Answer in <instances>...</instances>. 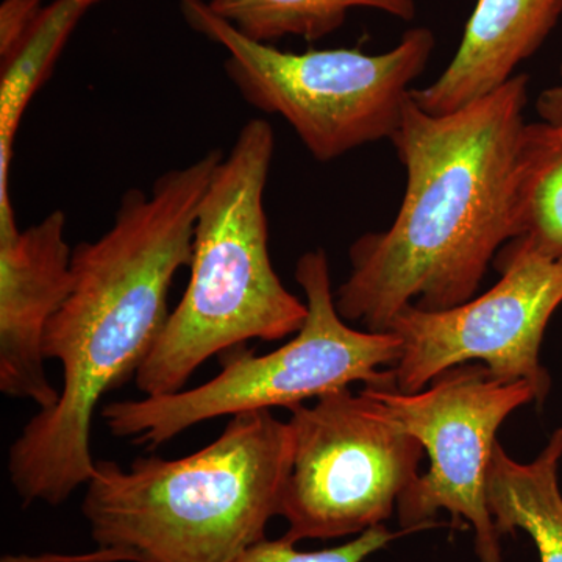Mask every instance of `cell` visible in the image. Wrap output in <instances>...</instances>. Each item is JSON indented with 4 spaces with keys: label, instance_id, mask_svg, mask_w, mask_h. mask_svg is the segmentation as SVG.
Instances as JSON below:
<instances>
[{
    "label": "cell",
    "instance_id": "obj_3",
    "mask_svg": "<svg viewBox=\"0 0 562 562\" xmlns=\"http://www.w3.org/2000/svg\"><path fill=\"white\" fill-rule=\"evenodd\" d=\"M294 432L271 409L233 416L179 460L95 461L81 513L98 546L88 562H233L280 514Z\"/></svg>",
    "mask_w": 562,
    "mask_h": 562
},
{
    "label": "cell",
    "instance_id": "obj_1",
    "mask_svg": "<svg viewBox=\"0 0 562 562\" xmlns=\"http://www.w3.org/2000/svg\"><path fill=\"white\" fill-rule=\"evenodd\" d=\"M222 158L210 150L162 173L149 194L128 190L110 231L74 249L72 291L43 341L46 360L61 362L60 397L9 450L10 482L24 505H63L90 482L95 409L136 376L160 339L172 281L191 266L199 205Z\"/></svg>",
    "mask_w": 562,
    "mask_h": 562
},
{
    "label": "cell",
    "instance_id": "obj_9",
    "mask_svg": "<svg viewBox=\"0 0 562 562\" xmlns=\"http://www.w3.org/2000/svg\"><path fill=\"white\" fill-rule=\"evenodd\" d=\"M501 280L480 297L427 312L408 305L386 331L402 339L390 369L392 390L413 394L468 362H484L502 382L527 380L546 398L550 379L539 360L543 333L562 305V262L509 241L495 258Z\"/></svg>",
    "mask_w": 562,
    "mask_h": 562
},
{
    "label": "cell",
    "instance_id": "obj_19",
    "mask_svg": "<svg viewBox=\"0 0 562 562\" xmlns=\"http://www.w3.org/2000/svg\"><path fill=\"white\" fill-rule=\"evenodd\" d=\"M90 5H94V3L101 2V0H87Z\"/></svg>",
    "mask_w": 562,
    "mask_h": 562
},
{
    "label": "cell",
    "instance_id": "obj_4",
    "mask_svg": "<svg viewBox=\"0 0 562 562\" xmlns=\"http://www.w3.org/2000/svg\"><path fill=\"white\" fill-rule=\"evenodd\" d=\"M273 151L272 125L250 120L214 169L195 220L187 291L136 372L144 395L184 390L203 362L250 339L280 341L301 330L306 303L284 288L269 254L265 191Z\"/></svg>",
    "mask_w": 562,
    "mask_h": 562
},
{
    "label": "cell",
    "instance_id": "obj_13",
    "mask_svg": "<svg viewBox=\"0 0 562 562\" xmlns=\"http://www.w3.org/2000/svg\"><path fill=\"white\" fill-rule=\"evenodd\" d=\"M90 7L87 0H54L44 7L13 54L0 60V235L20 231L10 201L9 173L22 114L50 76L70 33Z\"/></svg>",
    "mask_w": 562,
    "mask_h": 562
},
{
    "label": "cell",
    "instance_id": "obj_16",
    "mask_svg": "<svg viewBox=\"0 0 562 562\" xmlns=\"http://www.w3.org/2000/svg\"><path fill=\"white\" fill-rule=\"evenodd\" d=\"M409 531H390L384 525L369 528L351 541L333 549L319 552H301L295 543L280 538L277 541H262L254 543L244 550L233 562H364L371 554L386 549L387 546Z\"/></svg>",
    "mask_w": 562,
    "mask_h": 562
},
{
    "label": "cell",
    "instance_id": "obj_11",
    "mask_svg": "<svg viewBox=\"0 0 562 562\" xmlns=\"http://www.w3.org/2000/svg\"><path fill=\"white\" fill-rule=\"evenodd\" d=\"M561 16L562 0H479L449 66L432 83L414 88V103L446 114L498 90L541 49Z\"/></svg>",
    "mask_w": 562,
    "mask_h": 562
},
{
    "label": "cell",
    "instance_id": "obj_2",
    "mask_svg": "<svg viewBox=\"0 0 562 562\" xmlns=\"http://www.w3.org/2000/svg\"><path fill=\"white\" fill-rule=\"evenodd\" d=\"M527 74L446 114L409 99L391 143L406 172L391 227L351 244L335 294L346 322L386 331L408 305L441 312L471 301L512 239L514 173L527 122Z\"/></svg>",
    "mask_w": 562,
    "mask_h": 562
},
{
    "label": "cell",
    "instance_id": "obj_6",
    "mask_svg": "<svg viewBox=\"0 0 562 562\" xmlns=\"http://www.w3.org/2000/svg\"><path fill=\"white\" fill-rule=\"evenodd\" d=\"M179 3L192 31L227 50L225 74L244 101L283 117L319 162L391 140L412 99V85L436 49L430 29L413 27L383 54L346 47L294 54L244 35L205 0Z\"/></svg>",
    "mask_w": 562,
    "mask_h": 562
},
{
    "label": "cell",
    "instance_id": "obj_14",
    "mask_svg": "<svg viewBox=\"0 0 562 562\" xmlns=\"http://www.w3.org/2000/svg\"><path fill=\"white\" fill-rule=\"evenodd\" d=\"M562 262V135L543 122L527 124L512 201V239Z\"/></svg>",
    "mask_w": 562,
    "mask_h": 562
},
{
    "label": "cell",
    "instance_id": "obj_10",
    "mask_svg": "<svg viewBox=\"0 0 562 562\" xmlns=\"http://www.w3.org/2000/svg\"><path fill=\"white\" fill-rule=\"evenodd\" d=\"M65 227V213L55 210L0 241V391L40 412L60 397L47 376L43 341L72 291L74 250Z\"/></svg>",
    "mask_w": 562,
    "mask_h": 562
},
{
    "label": "cell",
    "instance_id": "obj_8",
    "mask_svg": "<svg viewBox=\"0 0 562 562\" xmlns=\"http://www.w3.org/2000/svg\"><path fill=\"white\" fill-rule=\"evenodd\" d=\"M362 391L430 457L428 472L397 503L402 530L431 527L446 509L454 527L471 524L480 562H502L501 535L487 506V469L498 428L520 406L543 401L538 387L527 380L502 382L483 364H461L413 394L375 386Z\"/></svg>",
    "mask_w": 562,
    "mask_h": 562
},
{
    "label": "cell",
    "instance_id": "obj_12",
    "mask_svg": "<svg viewBox=\"0 0 562 562\" xmlns=\"http://www.w3.org/2000/svg\"><path fill=\"white\" fill-rule=\"evenodd\" d=\"M561 458L562 428L531 462L514 461L497 442L487 469L486 497L495 530L501 538L528 532L541 562H562Z\"/></svg>",
    "mask_w": 562,
    "mask_h": 562
},
{
    "label": "cell",
    "instance_id": "obj_5",
    "mask_svg": "<svg viewBox=\"0 0 562 562\" xmlns=\"http://www.w3.org/2000/svg\"><path fill=\"white\" fill-rule=\"evenodd\" d=\"M295 280L305 292L308 313L294 338L266 355L228 351L222 371L192 390L109 403L101 417L111 435L154 449L217 417L271 408L291 412L358 382L394 386L390 369L401 360L402 339L392 331L357 330L342 319L324 249L299 258Z\"/></svg>",
    "mask_w": 562,
    "mask_h": 562
},
{
    "label": "cell",
    "instance_id": "obj_17",
    "mask_svg": "<svg viewBox=\"0 0 562 562\" xmlns=\"http://www.w3.org/2000/svg\"><path fill=\"white\" fill-rule=\"evenodd\" d=\"M43 9V0H3L0 5V60H5L20 46Z\"/></svg>",
    "mask_w": 562,
    "mask_h": 562
},
{
    "label": "cell",
    "instance_id": "obj_18",
    "mask_svg": "<svg viewBox=\"0 0 562 562\" xmlns=\"http://www.w3.org/2000/svg\"><path fill=\"white\" fill-rule=\"evenodd\" d=\"M536 110H538L539 117H541L543 124L549 125V127H552L553 131L562 135V66L557 83L546 88L538 95Z\"/></svg>",
    "mask_w": 562,
    "mask_h": 562
},
{
    "label": "cell",
    "instance_id": "obj_15",
    "mask_svg": "<svg viewBox=\"0 0 562 562\" xmlns=\"http://www.w3.org/2000/svg\"><path fill=\"white\" fill-rule=\"evenodd\" d=\"M210 9L244 35L261 43L295 36L325 38L351 10L372 9L402 21L416 18V0H209Z\"/></svg>",
    "mask_w": 562,
    "mask_h": 562
},
{
    "label": "cell",
    "instance_id": "obj_7",
    "mask_svg": "<svg viewBox=\"0 0 562 562\" xmlns=\"http://www.w3.org/2000/svg\"><path fill=\"white\" fill-rule=\"evenodd\" d=\"M290 424L294 457L279 514L288 541L347 538L382 525L419 479L424 447L362 390L297 406Z\"/></svg>",
    "mask_w": 562,
    "mask_h": 562
}]
</instances>
